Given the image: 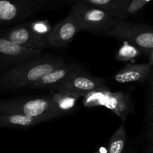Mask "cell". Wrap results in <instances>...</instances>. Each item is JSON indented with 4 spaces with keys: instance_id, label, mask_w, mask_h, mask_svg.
Returning a JSON list of instances; mask_svg holds the SVG:
<instances>
[{
    "instance_id": "ac0fdd59",
    "label": "cell",
    "mask_w": 153,
    "mask_h": 153,
    "mask_svg": "<svg viewBox=\"0 0 153 153\" xmlns=\"http://www.w3.org/2000/svg\"><path fill=\"white\" fill-rule=\"evenodd\" d=\"M150 1L151 0H131L127 9L128 17L131 15L136 14Z\"/></svg>"
},
{
    "instance_id": "8992f818",
    "label": "cell",
    "mask_w": 153,
    "mask_h": 153,
    "mask_svg": "<svg viewBox=\"0 0 153 153\" xmlns=\"http://www.w3.org/2000/svg\"><path fill=\"white\" fill-rule=\"evenodd\" d=\"M0 33L5 38L26 49L42 52L48 47L46 36L40 34L31 22L16 24Z\"/></svg>"
},
{
    "instance_id": "52a82bcc",
    "label": "cell",
    "mask_w": 153,
    "mask_h": 153,
    "mask_svg": "<svg viewBox=\"0 0 153 153\" xmlns=\"http://www.w3.org/2000/svg\"><path fill=\"white\" fill-rule=\"evenodd\" d=\"M106 85V80L102 78L95 77L85 70L79 72L58 85L53 91H65L83 97L90 91Z\"/></svg>"
},
{
    "instance_id": "6da1fadb",
    "label": "cell",
    "mask_w": 153,
    "mask_h": 153,
    "mask_svg": "<svg viewBox=\"0 0 153 153\" xmlns=\"http://www.w3.org/2000/svg\"><path fill=\"white\" fill-rule=\"evenodd\" d=\"M65 63L61 57L38 55L7 69L0 77V88L7 91L30 88L45 75Z\"/></svg>"
},
{
    "instance_id": "9c48e42d",
    "label": "cell",
    "mask_w": 153,
    "mask_h": 153,
    "mask_svg": "<svg viewBox=\"0 0 153 153\" xmlns=\"http://www.w3.org/2000/svg\"><path fill=\"white\" fill-rule=\"evenodd\" d=\"M79 31L74 18L69 13L67 17L55 24L48 34V47H64L68 44Z\"/></svg>"
},
{
    "instance_id": "ffe728a7",
    "label": "cell",
    "mask_w": 153,
    "mask_h": 153,
    "mask_svg": "<svg viewBox=\"0 0 153 153\" xmlns=\"http://www.w3.org/2000/svg\"><path fill=\"white\" fill-rule=\"evenodd\" d=\"M126 153H129V152H126Z\"/></svg>"
},
{
    "instance_id": "277c9868",
    "label": "cell",
    "mask_w": 153,
    "mask_h": 153,
    "mask_svg": "<svg viewBox=\"0 0 153 153\" xmlns=\"http://www.w3.org/2000/svg\"><path fill=\"white\" fill-rule=\"evenodd\" d=\"M124 40L140 49L148 56L153 52V32L149 26L115 18L108 35Z\"/></svg>"
},
{
    "instance_id": "7a4b0ae2",
    "label": "cell",
    "mask_w": 153,
    "mask_h": 153,
    "mask_svg": "<svg viewBox=\"0 0 153 153\" xmlns=\"http://www.w3.org/2000/svg\"><path fill=\"white\" fill-rule=\"evenodd\" d=\"M0 114H18L46 121L64 116L51 95L38 98L0 100Z\"/></svg>"
},
{
    "instance_id": "e0dca14e",
    "label": "cell",
    "mask_w": 153,
    "mask_h": 153,
    "mask_svg": "<svg viewBox=\"0 0 153 153\" xmlns=\"http://www.w3.org/2000/svg\"><path fill=\"white\" fill-rule=\"evenodd\" d=\"M142 53L141 51L130 43H125L119 49L117 53V59L119 61H125L137 58Z\"/></svg>"
},
{
    "instance_id": "5bb4252c",
    "label": "cell",
    "mask_w": 153,
    "mask_h": 153,
    "mask_svg": "<svg viewBox=\"0 0 153 153\" xmlns=\"http://www.w3.org/2000/svg\"><path fill=\"white\" fill-rule=\"evenodd\" d=\"M105 10L116 18L125 19L131 0H82Z\"/></svg>"
},
{
    "instance_id": "ba28073f",
    "label": "cell",
    "mask_w": 153,
    "mask_h": 153,
    "mask_svg": "<svg viewBox=\"0 0 153 153\" xmlns=\"http://www.w3.org/2000/svg\"><path fill=\"white\" fill-rule=\"evenodd\" d=\"M40 54V51L26 49L5 38L0 33V66L15 67Z\"/></svg>"
},
{
    "instance_id": "4fadbf2b",
    "label": "cell",
    "mask_w": 153,
    "mask_h": 153,
    "mask_svg": "<svg viewBox=\"0 0 153 153\" xmlns=\"http://www.w3.org/2000/svg\"><path fill=\"white\" fill-rule=\"evenodd\" d=\"M45 122L43 119L18 114H0V127L27 128Z\"/></svg>"
},
{
    "instance_id": "5b68a950",
    "label": "cell",
    "mask_w": 153,
    "mask_h": 153,
    "mask_svg": "<svg viewBox=\"0 0 153 153\" xmlns=\"http://www.w3.org/2000/svg\"><path fill=\"white\" fill-rule=\"evenodd\" d=\"M46 0H0V25H15L40 11Z\"/></svg>"
},
{
    "instance_id": "d6986e66",
    "label": "cell",
    "mask_w": 153,
    "mask_h": 153,
    "mask_svg": "<svg viewBox=\"0 0 153 153\" xmlns=\"http://www.w3.org/2000/svg\"><path fill=\"white\" fill-rule=\"evenodd\" d=\"M10 68V67H4V66H0V77H1V75L7 70V69Z\"/></svg>"
},
{
    "instance_id": "9a60e30c",
    "label": "cell",
    "mask_w": 153,
    "mask_h": 153,
    "mask_svg": "<svg viewBox=\"0 0 153 153\" xmlns=\"http://www.w3.org/2000/svg\"><path fill=\"white\" fill-rule=\"evenodd\" d=\"M126 143V132L124 123H123L111 137L106 153H124Z\"/></svg>"
},
{
    "instance_id": "8fae6325",
    "label": "cell",
    "mask_w": 153,
    "mask_h": 153,
    "mask_svg": "<svg viewBox=\"0 0 153 153\" xmlns=\"http://www.w3.org/2000/svg\"><path fill=\"white\" fill-rule=\"evenodd\" d=\"M152 65L146 64H127L114 76L115 82L120 84L139 82L143 83L149 80L152 76Z\"/></svg>"
},
{
    "instance_id": "7c38bea8",
    "label": "cell",
    "mask_w": 153,
    "mask_h": 153,
    "mask_svg": "<svg viewBox=\"0 0 153 153\" xmlns=\"http://www.w3.org/2000/svg\"><path fill=\"white\" fill-rule=\"evenodd\" d=\"M103 106L123 120H125L133 111V104L129 94L117 91L112 92L109 90L105 97Z\"/></svg>"
},
{
    "instance_id": "2e32d148",
    "label": "cell",
    "mask_w": 153,
    "mask_h": 153,
    "mask_svg": "<svg viewBox=\"0 0 153 153\" xmlns=\"http://www.w3.org/2000/svg\"><path fill=\"white\" fill-rule=\"evenodd\" d=\"M109 90L110 89L105 85L98 89L87 93L83 96L84 105L88 108L103 106L105 97Z\"/></svg>"
},
{
    "instance_id": "30bf717a",
    "label": "cell",
    "mask_w": 153,
    "mask_h": 153,
    "mask_svg": "<svg viewBox=\"0 0 153 153\" xmlns=\"http://www.w3.org/2000/svg\"><path fill=\"white\" fill-rule=\"evenodd\" d=\"M84 70L82 66L76 63H65L61 67L49 72L43 77L39 79L34 85L31 89H50L53 91L56 87L65 82L73 75Z\"/></svg>"
},
{
    "instance_id": "3957f363",
    "label": "cell",
    "mask_w": 153,
    "mask_h": 153,
    "mask_svg": "<svg viewBox=\"0 0 153 153\" xmlns=\"http://www.w3.org/2000/svg\"><path fill=\"white\" fill-rule=\"evenodd\" d=\"M70 14L76 21L79 31L85 30L100 35H108L115 18L102 9L87 1L73 5Z\"/></svg>"
}]
</instances>
